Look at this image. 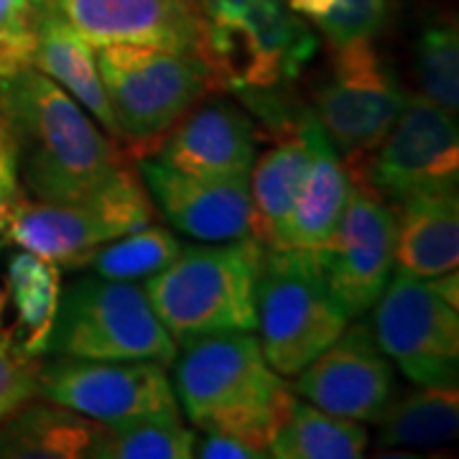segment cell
I'll return each mask as SVG.
<instances>
[{"instance_id":"cell-32","label":"cell","mask_w":459,"mask_h":459,"mask_svg":"<svg viewBox=\"0 0 459 459\" xmlns=\"http://www.w3.org/2000/svg\"><path fill=\"white\" fill-rule=\"evenodd\" d=\"M18 195H21V177H18L16 138L8 117L0 110V243Z\"/></svg>"},{"instance_id":"cell-6","label":"cell","mask_w":459,"mask_h":459,"mask_svg":"<svg viewBox=\"0 0 459 459\" xmlns=\"http://www.w3.org/2000/svg\"><path fill=\"white\" fill-rule=\"evenodd\" d=\"M153 222V202L131 166L92 195L72 202H41L18 195L3 243L36 253L54 265L84 268L105 243Z\"/></svg>"},{"instance_id":"cell-20","label":"cell","mask_w":459,"mask_h":459,"mask_svg":"<svg viewBox=\"0 0 459 459\" xmlns=\"http://www.w3.org/2000/svg\"><path fill=\"white\" fill-rule=\"evenodd\" d=\"M398 212L395 265L413 279H434L457 271L459 197L457 189L421 192L403 199Z\"/></svg>"},{"instance_id":"cell-3","label":"cell","mask_w":459,"mask_h":459,"mask_svg":"<svg viewBox=\"0 0 459 459\" xmlns=\"http://www.w3.org/2000/svg\"><path fill=\"white\" fill-rule=\"evenodd\" d=\"M261 238L181 247L179 255L146 279V296L174 342L258 327Z\"/></svg>"},{"instance_id":"cell-5","label":"cell","mask_w":459,"mask_h":459,"mask_svg":"<svg viewBox=\"0 0 459 459\" xmlns=\"http://www.w3.org/2000/svg\"><path fill=\"white\" fill-rule=\"evenodd\" d=\"M95 59L120 143L141 156L156 151L199 100L217 92L212 69L202 56L113 44L95 49Z\"/></svg>"},{"instance_id":"cell-12","label":"cell","mask_w":459,"mask_h":459,"mask_svg":"<svg viewBox=\"0 0 459 459\" xmlns=\"http://www.w3.org/2000/svg\"><path fill=\"white\" fill-rule=\"evenodd\" d=\"M398 212L368 184L352 181L337 228L314 258L347 319L373 309L395 263Z\"/></svg>"},{"instance_id":"cell-29","label":"cell","mask_w":459,"mask_h":459,"mask_svg":"<svg viewBox=\"0 0 459 459\" xmlns=\"http://www.w3.org/2000/svg\"><path fill=\"white\" fill-rule=\"evenodd\" d=\"M398 0H337L327 18L316 26L332 49L355 41H376V36L391 21Z\"/></svg>"},{"instance_id":"cell-19","label":"cell","mask_w":459,"mask_h":459,"mask_svg":"<svg viewBox=\"0 0 459 459\" xmlns=\"http://www.w3.org/2000/svg\"><path fill=\"white\" fill-rule=\"evenodd\" d=\"M33 33H36L33 69L44 72L66 95L77 100L95 117V123L102 126V131L120 143L113 108L100 80L95 47L82 33L74 31L65 18L56 16L47 3L36 5Z\"/></svg>"},{"instance_id":"cell-36","label":"cell","mask_w":459,"mask_h":459,"mask_svg":"<svg viewBox=\"0 0 459 459\" xmlns=\"http://www.w3.org/2000/svg\"><path fill=\"white\" fill-rule=\"evenodd\" d=\"M33 5H44V3H47V0H31Z\"/></svg>"},{"instance_id":"cell-8","label":"cell","mask_w":459,"mask_h":459,"mask_svg":"<svg viewBox=\"0 0 459 459\" xmlns=\"http://www.w3.org/2000/svg\"><path fill=\"white\" fill-rule=\"evenodd\" d=\"M261 350L279 376H296L347 327L314 250L265 246L258 279Z\"/></svg>"},{"instance_id":"cell-1","label":"cell","mask_w":459,"mask_h":459,"mask_svg":"<svg viewBox=\"0 0 459 459\" xmlns=\"http://www.w3.org/2000/svg\"><path fill=\"white\" fill-rule=\"evenodd\" d=\"M0 110L16 138L18 177L33 199H82L128 166L120 143L33 66L0 80Z\"/></svg>"},{"instance_id":"cell-15","label":"cell","mask_w":459,"mask_h":459,"mask_svg":"<svg viewBox=\"0 0 459 459\" xmlns=\"http://www.w3.org/2000/svg\"><path fill=\"white\" fill-rule=\"evenodd\" d=\"M47 5L95 49L131 44L204 59L197 0H47Z\"/></svg>"},{"instance_id":"cell-7","label":"cell","mask_w":459,"mask_h":459,"mask_svg":"<svg viewBox=\"0 0 459 459\" xmlns=\"http://www.w3.org/2000/svg\"><path fill=\"white\" fill-rule=\"evenodd\" d=\"M49 352L87 360H146L169 368L179 344L135 281L84 276L59 294Z\"/></svg>"},{"instance_id":"cell-27","label":"cell","mask_w":459,"mask_h":459,"mask_svg":"<svg viewBox=\"0 0 459 459\" xmlns=\"http://www.w3.org/2000/svg\"><path fill=\"white\" fill-rule=\"evenodd\" d=\"M179 238L166 228H156L153 222L146 228L126 232L100 247L90 258V268L102 279L138 281L153 276L164 265L174 261L181 250Z\"/></svg>"},{"instance_id":"cell-22","label":"cell","mask_w":459,"mask_h":459,"mask_svg":"<svg viewBox=\"0 0 459 459\" xmlns=\"http://www.w3.org/2000/svg\"><path fill=\"white\" fill-rule=\"evenodd\" d=\"M309 161H312V151L299 126V131L281 138V143L265 151L258 164H253L250 169L247 186H250L258 232L265 246L271 243L289 210L294 207L299 189L307 179Z\"/></svg>"},{"instance_id":"cell-10","label":"cell","mask_w":459,"mask_h":459,"mask_svg":"<svg viewBox=\"0 0 459 459\" xmlns=\"http://www.w3.org/2000/svg\"><path fill=\"white\" fill-rule=\"evenodd\" d=\"M334 51L327 80L316 87L314 117L332 146L358 179L365 164L385 141L406 105V90L395 80L373 41H355Z\"/></svg>"},{"instance_id":"cell-9","label":"cell","mask_w":459,"mask_h":459,"mask_svg":"<svg viewBox=\"0 0 459 459\" xmlns=\"http://www.w3.org/2000/svg\"><path fill=\"white\" fill-rule=\"evenodd\" d=\"M373 337L416 385H457L459 276L395 273L373 304Z\"/></svg>"},{"instance_id":"cell-21","label":"cell","mask_w":459,"mask_h":459,"mask_svg":"<svg viewBox=\"0 0 459 459\" xmlns=\"http://www.w3.org/2000/svg\"><path fill=\"white\" fill-rule=\"evenodd\" d=\"M102 424L49 398L26 401L0 424V459L90 457Z\"/></svg>"},{"instance_id":"cell-30","label":"cell","mask_w":459,"mask_h":459,"mask_svg":"<svg viewBox=\"0 0 459 459\" xmlns=\"http://www.w3.org/2000/svg\"><path fill=\"white\" fill-rule=\"evenodd\" d=\"M33 18L31 0H0V80L33 66Z\"/></svg>"},{"instance_id":"cell-4","label":"cell","mask_w":459,"mask_h":459,"mask_svg":"<svg viewBox=\"0 0 459 459\" xmlns=\"http://www.w3.org/2000/svg\"><path fill=\"white\" fill-rule=\"evenodd\" d=\"M204 62L217 90H261L299 77L316 36L286 0H197Z\"/></svg>"},{"instance_id":"cell-11","label":"cell","mask_w":459,"mask_h":459,"mask_svg":"<svg viewBox=\"0 0 459 459\" xmlns=\"http://www.w3.org/2000/svg\"><path fill=\"white\" fill-rule=\"evenodd\" d=\"M39 394L105 427L181 416L164 365L66 358L39 365Z\"/></svg>"},{"instance_id":"cell-2","label":"cell","mask_w":459,"mask_h":459,"mask_svg":"<svg viewBox=\"0 0 459 459\" xmlns=\"http://www.w3.org/2000/svg\"><path fill=\"white\" fill-rule=\"evenodd\" d=\"M174 394L197 429L246 437L271 452L296 398L268 365L253 332H222L181 344Z\"/></svg>"},{"instance_id":"cell-35","label":"cell","mask_w":459,"mask_h":459,"mask_svg":"<svg viewBox=\"0 0 459 459\" xmlns=\"http://www.w3.org/2000/svg\"><path fill=\"white\" fill-rule=\"evenodd\" d=\"M5 304H8V294L0 289V332H3V314H5Z\"/></svg>"},{"instance_id":"cell-14","label":"cell","mask_w":459,"mask_h":459,"mask_svg":"<svg viewBox=\"0 0 459 459\" xmlns=\"http://www.w3.org/2000/svg\"><path fill=\"white\" fill-rule=\"evenodd\" d=\"M294 388L322 411L376 424L394 401L395 380L373 329L355 325L296 373Z\"/></svg>"},{"instance_id":"cell-17","label":"cell","mask_w":459,"mask_h":459,"mask_svg":"<svg viewBox=\"0 0 459 459\" xmlns=\"http://www.w3.org/2000/svg\"><path fill=\"white\" fill-rule=\"evenodd\" d=\"M156 159L202 179H247L255 164V123L230 100H199L159 141Z\"/></svg>"},{"instance_id":"cell-16","label":"cell","mask_w":459,"mask_h":459,"mask_svg":"<svg viewBox=\"0 0 459 459\" xmlns=\"http://www.w3.org/2000/svg\"><path fill=\"white\" fill-rule=\"evenodd\" d=\"M143 186L169 225L202 243L261 238L247 179H202L141 156Z\"/></svg>"},{"instance_id":"cell-18","label":"cell","mask_w":459,"mask_h":459,"mask_svg":"<svg viewBox=\"0 0 459 459\" xmlns=\"http://www.w3.org/2000/svg\"><path fill=\"white\" fill-rule=\"evenodd\" d=\"M301 133L309 143L312 161L294 207L289 210L286 220L281 222V228L268 243L271 247L314 250L322 246L332 235V230L337 228V220L352 189V177L344 169L342 156L332 146V141L322 131L312 110L301 123Z\"/></svg>"},{"instance_id":"cell-13","label":"cell","mask_w":459,"mask_h":459,"mask_svg":"<svg viewBox=\"0 0 459 459\" xmlns=\"http://www.w3.org/2000/svg\"><path fill=\"white\" fill-rule=\"evenodd\" d=\"M352 181L368 184L376 195L395 204L421 192L457 189L459 131L455 113H446L424 95H409L391 133Z\"/></svg>"},{"instance_id":"cell-26","label":"cell","mask_w":459,"mask_h":459,"mask_svg":"<svg viewBox=\"0 0 459 459\" xmlns=\"http://www.w3.org/2000/svg\"><path fill=\"white\" fill-rule=\"evenodd\" d=\"M197 434L184 427L181 416L143 419L126 427H100L90 446L92 459H189Z\"/></svg>"},{"instance_id":"cell-25","label":"cell","mask_w":459,"mask_h":459,"mask_svg":"<svg viewBox=\"0 0 459 459\" xmlns=\"http://www.w3.org/2000/svg\"><path fill=\"white\" fill-rule=\"evenodd\" d=\"M368 431L360 421L299 403L276 431L271 457L279 459H358L365 455Z\"/></svg>"},{"instance_id":"cell-31","label":"cell","mask_w":459,"mask_h":459,"mask_svg":"<svg viewBox=\"0 0 459 459\" xmlns=\"http://www.w3.org/2000/svg\"><path fill=\"white\" fill-rule=\"evenodd\" d=\"M39 395V362L18 344L13 332H0V424Z\"/></svg>"},{"instance_id":"cell-23","label":"cell","mask_w":459,"mask_h":459,"mask_svg":"<svg viewBox=\"0 0 459 459\" xmlns=\"http://www.w3.org/2000/svg\"><path fill=\"white\" fill-rule=\"evenodd\" d=\"M59 265L21 250L8 263V299L16 309L13 337L31 358L49 352L51 329L59 309Z\"/></svg>"},{"instance_id":"cell-33","label":"cell","mask_w":459,"mask_h":459,"mask_svg":"<svg viewBox=\"0 0 459 459\" xmlns=\"http://www.w3.org/2000/svg\"><path fill=\"white\" fill-rule=\"evenodd\" d=\"M199 459H263L271 457L268 449L253 444L246 437L217 431V429H202V437L195 439V455Z\"/></svg>"},{"instance_id":"cell-28","label":"cell","mask_w":459,"mask_h":459,"mask_svg":"<svg viewBox=\"0 0 459 459\" xmlns=\"http://www.w3.org/2000/svg\"><path fill=\"white\" fill-rule=\"evenodd\" d=\"M416 72L421 95L446 113L459 110V36L455 23H434L416 44Z\"/></svg>"},{"instance_id":"cell-24","label":"cell","mask_w":459,"mask_h":459,"mask_svg":"<svg viewBox=\"0 0 459 459\" xmlns=\"http://www.w3.org/2000/svg\"><path fill=\"white\" fill-rule=\"evenodd\" d=\"M377 424V446H439L457 437V385H421L388 403Z\"/></svg>"},{"instance_id":"cell-34","label":"cell","mask_w":459,"mask_h":459,"mask_svg":"<svg viewBox=\"0 0 459 459\" xmlns=\"http://www.w3.org/2000/svg\"><path fill=\"white\" fill-rule=\"evenodd\" d=\"M286 3L291 5L294 13L312 21V23H319L322 18H327L332 8L337 5V0H286Z\"/></svg>"}]
</instances>
